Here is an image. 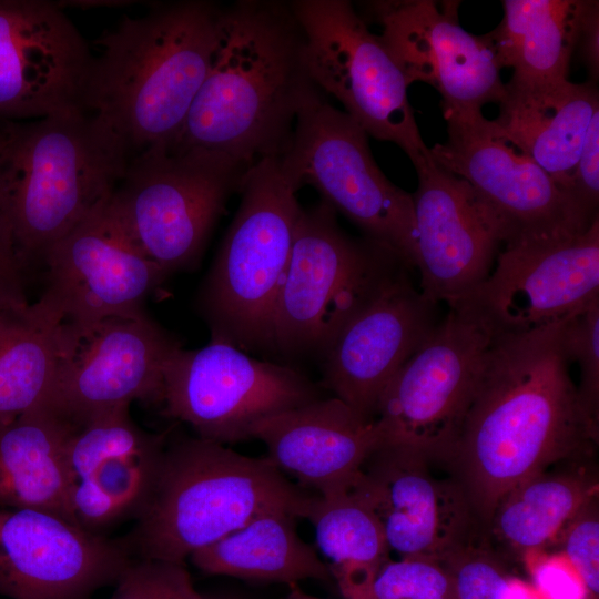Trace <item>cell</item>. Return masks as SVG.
<instances>
[{
    "label": "cell",
    "mask_w": 599,
    "mask_h": 599,
    "mask_svg": "<svg viewBox=\"0 0 599 599\" xmlns=\"http://www.w3.org/2000/svg\"><path fill=\"white\" fill-rule=\"evenodd\" d=\"M433 461L415 449L380 446L348 489L377 517L389 552L399 558L443 562L483 537L463 486L454 475L435 477Z\"/></svg>",
    "instance_id": "cell-16"
},
{
    "label": "cell",
    "mask_w": 599,
    "mask_h": 599,
    "mask_svg": "<svg viewBox=\"0 0 599 599\" xmlns=\"http://www.w3.org/2000/svg\"><path fill=\"white\" fill-rule=\"evenodd\" d=\"M493 336L474 311L449 305L380 396V446L415 449L446 464Z\"/></svg>",
    "instance_id": "cell-11"
},
{
    "label": "cell",
    "mask_w": 599,
    "mask_h": 599,
    "mask_svg": "<svg viewBox=\"0 0 599 599\" xmlns=\"http://www.w3.org/2000/svg\"><path fill=\"white\" fill-rule=\"evenodd\" d=\"M404 272L355 314L322 353L334 397L375 419L386 386L436 326L438 304Z\"/></svg>",
    "instance_id": "cell-22"
},
{
    "label": "cell",
    "mask_w": 599,
    "mask_h": 599,
    "mask_svg": "<svg viewBox=\"0 0 599 599\" xmlns=\"http://www.w3.org/2000/svg\"><path fill=\"white\" fill-rule=\"evenodd\" d=\"M581 460L586 458L569 460L559 470L548 468L508 491L484 528V541L504 560L542 551L598 496L597 475Z\"/></svg>",
    "instance_id": "cell-27"
},
{
    "label": "cell",
    "mask_w": 599,
    "mask_h": 599,
    "mask_svg": "<svg viewBox=\"0 0 599 599\" xmlns=\"http://www.w3.org/2000/svg\"><path fill=\"white\" fill-rule=\"evenodd\" d=\"M589 72V81L597 84L599 78V2L585 0L576 49Z\"/></svg>",
    "instance_id": "cell-40"
},
{
    "label": "cell",
    "mask_w": 599,
    "mask_h": 599,
    "mask_svg": "<svg viewBox=\"0 0 599 599\" xmlns=\"http://www.w3.org/2000/svg\"><path fill=\"white\" fill-rule=\"evenodd\" d=\"M181 347L146 314L106 318L67 336L40 406L73 429L133 400H162L163 370Z\"/></svg>",
    "instance_id": "cell-14"
},
{
    "label": "cell",
    "mask_w": 599,
    "mask_h": 599,
    "mask_svg": "<svg viewBox=\"0 0 599 599\" xmlns=\"http://www.w3.org/2000/svg\"><path fill=\"white\" fill-rule=\"evenodd\" d=\"M314 497L266 457L185 437L166 444L149 504L123 542L139 559L184 562L262 514L306 518Z\"/></svg>",
    "instance_id": "cell-5"
},
{
    "label": "cell",
    "mask_w": 599,
    "mask_h": 599,
    "mask_svg": "<svg viewBox=\"0 0 599 599\" xmlns=\"http://www.w3.org/2000/svg\"><path fill=\"white\" fill-rule=\"evenodd\" d=\"M441 564L453 579L457 599H509L514 576L483 538L459 548Z\"/></svg>",
    "instance_id": "cell-33"
},
{
    "label": "cell",
    "mask_w": 599,
    "mask_h": 599,
    "mask_svg": "<svg viewBox=\"0 0 599 599\" xmlns=\"http://www.w3.org/2000/svg\"><path fill=\"white\" fill-rule=\"evenodd\" d=\"M252 165L174 145L131 156L109 207L129 238L167 274L192 268Z\"/></svg>",
    "instance_id": "cell-8"
},
{
    "label": "cell",
    "mask_w": 599,
    "mask_h": 599,
    "mask_svg": "<svg viewBox=\"0 0 599 599\" xmlns=\"http://www.w3.org/2000/svg\"><path fill=\"white\" fill-rule=\"evenodd\" d=\"M570 194L590 217L598 216L599 204V111L588 126L571 180Z\"/></svg>",
    "instance_id": "cell-38"
},
{
    "label": "cell",
    "mask_w": 599,
    "mask_h": 599,
    "mask_svg": "<svg viewBox=\"0 0 599 599\" xmlns=\"http://www.w3.org/2000/svg\"><path fill=\"white\" fill-rule=\"evenodd\" d=\"M114 541L57 515L0 507V595L10 599H91L132 561Z\"/></svg>",
    "instance_id": "cell-21"
},
{
    "label": "cell",
    "mask_w": 599,
    "mask_h": 599,
    "mask_svg": "<svg viewBox=\"0 0 599 599\" xmlns=\"http://www.w3.org/2000/svg\"><path fill=\"white\" fill-rule=\"evenodd\" d=\"M308 73L368 136L399 146L412 163L429 152L408 99L409 83L392 54L346 0H295Z\"/></svg>",
    "instance_id": "cell-10"
},
{
    "label": "cell",
    "mask_w": 599,
    "mask_h": 599,
    "mask_svg": "<svg viewBox=\"0 0 599 599\" xmlns=\"http://www.w3.org/2000/svg\"><path fill=\"white\" fill-rule=\"evenodd\" d=\"M318 398V388L298 370L221 339L197 349L181 346L163 370L165 413L222 445L248 439L261 419Z\"/></svg>",
    "instance_id": "cell-12"
},
{
    "label": "cell",
    "mask_w": 599,
    "mask_h": 599,
    "mask_svg": "<svg viewBox=\"0 0 599 599\" xmlns=\"http://www.w3.org/2000/svg\"><path fill=\"white\" fill-rule=\"evenodd\" d=\"M294 515L262 514L189 558L210 575L297 585L305 579L333 580L331 569L296 531Z\"/></svg>",
    "instance_id": "cell-28"
},
{
    "label": "cell",
    "mask_w": 599,
    "mask_h": 599,
    "mask_svg": "<svg viewBox=\"0 0 599 599\" xmlns=\"http://www.w3.org/2000/svg\"><path fill=\"white\" fill-rule=\"evenodd\" d=\"M566 353L580 369L578 393L590 418L599 424V300L564 321Z\"/></svg>",
    "instance_id": "cell-34"
},
{
    "label": "cell",
    "mask_w": 599,
    "mask_h": 599,
    "mask_svg": "<svg viewBox=\"0 0 599 599\" xmlns=\"http://www.w3.org/2000/svg\"><path fill=\"white\" fill-rule=\"evenodd\" d=\"M200 293L211 339L242 351H272L274 303L291 256L303 209L277 158L254 163Z\"/></svg>",
    "instance_id": "cell-6"
},
{
    "label": "cell",
    "mask_w": 599,
    "mask_h": 599,
    "mask_svg": "<svg viewBox=\"0 0 599 599\" xmlns=\"http://www.w3.org/2000/svg\"><path fill=\"white\" fill-rule=\"evenodd\" d=\"M74 432L42 406L0 420L1 508L47 511L78 525L65 460Z\"/></svg>",
    "instance_id": "cell-26"
},
{
    "label": "cell",
    "mask_w": 599,
    "mask_h": 599,
    "mask_svg": "<svg viewBox=\"0 0 599 599\" xmlns=\"http://www.w3.org/2000/svg\"><path fill=\"white\" fill-rule=\"evenodd\" d=\"M306 519L344 598L365 599L377 572L392 559L377 517L347 490L315 495Z\"/></svg>",
    "instance_id": "cell-31"
},
{
    "label": "cell",
    "mask_w": 599,
    "mask_h": 599,
    "mask_svg": "<svg viewBox=\"0 0 599 599\" xmlns=\"http://www.w3.org/2000/svg\"><path fill=\"white\" fill-rule=\"evenodd\" d=\"M290 587V592L286 599H322L306 593L297 585H292Z\"/></svg>",
    "instance_id": "cell-41"
},
{
    "label": "cell",
    "mask_w": 599,
    "mask_h": 599,
    "mask_svg": "<svg viewBox=\"0 0 599 599\" xmlns=\"http://www.w3.org/2000/svg\"><path fill=\"white\" fill-rule=\"evenodd\" d=\"M130 159L83 109L0 126V210L26 264L110 200Z\"/></svg>",
    "instance_id": "cell-4"
},
{
    "label": "cell",
    "mask_w": 599,
    "mask_h": 599,
    "mask_svg": "<svg viewBox=\"0 0 599 599\" xmlns=\"http://www.w3.org/2000/svg\"><path fill=\"white\" fill-rule=\"evenodd\" d=\"M47 286L38 300L67 336L115 316L145 314L144 302L169 275L129 238L109 201L44 254Z\"/></svg>",
    "instance_id": "cell-15"
},
{
    "label": "cell",
    "mask_w": 599,
    "mask_h": 599,
    "mask_svg": "<svg viewBox=\"0 0 599 599\" xmlns=\"http://www.w3.org/2000/svg\"><path fill=\"white\" fill-rule=\"evenodd\" d=\"M24 266L11 223L0 210V303L28 301L23 285Z\"/></svg>",
    "instance_id": "cell-39"
},
{
    "label": "cell",
    "mask_w": 599,
    "mask_h": 599,
    "mask_svg": "<svg viewBox=\"0 0 599 599\" xmlns=\"http://www.w3.org/2000/svg\"><path fill=\"white\" fill-rule=\"evenodd\" d=\"M250 438L265 444L276 468L322 497L346 493L382 445L375 419L363 418L336 397L265 417L252 426Z\"/></svg>",
    "instance_id": "cell-24"
},
{
    "label": "cell",
    "mask_w": 599,
    "mask_h": 599,
    "mask_svg": "<svg viewBox=\"0 0 599 599\" xmlns=\"http://www.w3.org/2000/svg\"><path fill=\"white\" fill-rule=\"evenodd\" d=\"M585 0H504L500 23L484 38L511 81L568 79Z\"/></svg>",
    "instance_id": "cell-29"
},
{
    "label": "cell",
    "mask_w": 599,
    "mask_h": 599,
    "mask_svg": "<svg viewBox=\"0 0 599 599\" xmlns=\"http://www.w3.org/2000/svg\"><path fill=\"white\" fill-rule=\"evenodd\" d=\"M498 105L499 114L493 121L499 132L571 196V180L585 135L599 111L597 85L569 79L509 80Z\"/></svg>",
    "instance_id": "cell-25"
},
{
    "label": "cell",
    "mask_w": 599,
    "mask_h": 599,
    "mask_svg": "<svg viewBox=\"0 0 599 599\" xmlns=\"http://www.w3.org/2000/svg\"><path fill=\"white\" fill-rule=\"evenodd\" d=\"M62 348L60 321L38 301L0 303V420L43 402Z\"/></svg>",
    "instance_id": "cell-30"
},
{
    "label": "cell",
    "mask_w": 599,
    "mask_h": 599,
    "mask_svg": "<svg viewBox=\"0 0 599 599\" xmlns=\"http://www.w3.org/2000/svg\"><path fill=\"white\" fill-rule=\"evenodd\" d=\"M413 165L417 173L412 194L415 270L420 274V292L449 306L488 277L506 245V229L471 185L436 163L430 152Z\"/></svg>",
    "instance_id": "cell-19"
},
{
    "label": "cell",
    "mask_w": 599,
    "mask_h": 599,
    "mask_svg": "<svg viewBox=\"0 0 599 599\" xmlns=\"http://www.w3.org/2000/svg\"><path fill=\"white\" fill-rule=\"evenodd\" d=\"M91 60L59 2L0 0V120L83 109Z\"/></svg>",
    "instance_id": "cell-20"
},
{
    "label": "cell",
    "mask_w": 599,
    "mask_h": 599,
    "mask_svg": "<svg viewBox=\"0 0 599 599\" xmlns=\"http://www.w3.org/2000/svg\"><path fill=\"white\" fill-rule=\"evenodd\" d=\"M365 599H457L446 567L434 560L389 559L377 572Z\"/></svg>",
    "instance_id": "cell-32"
},
{
    "label": "cell",
    "mask_w": 599,
    "mask_h": 599,
    "mask_svg": "<svg viewBox=\"0 0 599 599\" xmlns=\"http://www.w3.org/2000/svg\"><path fill=\"white\" fill-rule=\"evenodd\" d=\"M109 599H206L193 586L184 562L132 560Z\"/></svg>",
    "instance_id": "cell-35"
},
{
    "label": "cell",
    "mask_w": 599,
    "mask_h": 599,
    "mask_svg": "<svg viewBox=\"0 0 599 599\" xmlns=\"http://www.w3.org/2000/svg\"><path fill=\"white\" fill-rule=\"evenodd\" d=\"M598 300L599 217L568 240L502 248L488 277L454 304L496 335L566 321Z\"/></svg>",
    "instance_id": "cell-18"
},
{
    "label": "cell",
    "mask_w": 599,
    "mask_h": 599,
    "mask_svg": "<svg viewBox=\"0 0 599 599\" xmlns=\"http://www.w3.org/2000/svg\"><path fill=\"white\" fill-rule=\"evenodd\" d=\"M410 270L392 250L345 233L324 201L303 209L273 307L272 351L322 354L355 314Z\"/></svg>",
    "instance_id": "cell-7"
},
{
    "label": "cell",
    "mask_w": 599,
    "mask_h": 599,
    "mask_svg": "<svg viewBox=\"0 0 599 599\" xmlns=\"http://www.w3.org/2000/svg\"><path fill=\"white\" fill-rule=\"evenodd\" d=\"M445 119L448 138L429 148L430 155L466 180L498 215L507 233L505 247L568 240L598 217L590 219L483 112Z\"/></svg>",
    "instance_id": "cell-13"
},
{
    "label": "cell",
    "mask_w": 599,
    "mask_h": 599,
    "mask_svg": "<svg viewBox=\"0 0 599 599\" xmlns=\"http://www.w3.org/2000/svg\"><path fill=\"white\" fill-rule=\"evenodd\" d=\"M562 322L493 336L447 466L486 527L500 499L555 464L589 458L599 424L586 412Z\"/></svg>",
    "instance_id": "cell-1"
},
{
    "label": "cell",
    "mask_w": 599,
    "mask_h": 599,
    "mask_svg": "<svg viewBox=\"0 0 599 599\" xmlns=\"http://www.w3.org/2000/svg\"><path fill=\"white\" fill-rule=\"evenodd\" d=\"M293 187L311 185L365 237L416 267L412 194L390 182L372 154L368 134L317 88L304 101L277 158Z\"/></svg>",
    "instance_id": "cell-9"
},
{
    "label": "cell",
    "mask_w": 599,
    "mask_h": 599,
    "mask_svg": "<svg viewBox=\"0 0 599 599\" xmlns=\"http://www.w3.org/2000/svg\"><path fill=\"white\" fill-rule=\"evenodd\" d=\"M166 433L142 429L130 406L104 414L70 437L67 446L69 500L75 522L100 534L123 519L138 518L155 486Z\"/></svg>",
    "instance_id": "cell-23"
},
{
    "label": "cell",
    "mask_w": 599,
    "mask_h": 599,
    "mask_svg": "<svg viewBox=\"0 0 599 599\" xmlns=\"http://www.w3.org/2000/svg\"><path fill=\"white\" fill-rule=\"evenodd\" d=\"M315 89L290 2L242 0L222 7L207 73L170 145L248 165L278 158Z\"/></svg>",
    "instance_id": "cell-2"
},
{
    "label": "cell",
    "mask_w": 599,
    "mask_h": 599,
    "mask_svg": "<svg viewBox=\"0 0 599 599\" xmlns=\"http://www.w3.org/2000/svg\"><path fill=\"white\" fill-rule=\"evenodd\" d=\"M562 554L582 580L591 599L599 592L598 496L591 498L560 534Z\"/></svg>",
    "instance_id": "cell-36"
},
{
    "label": "cell",
    "mask_w": 599,
    "mask_h": 599,
    "mask_svg": "<svg viewBox=\"0 0 599 599\" xmlns=\"http://www.w3.org/2000/svg\"><path fill=\"white\" fill-rule=\"evenodd\" d=\"M531 586L540 599H591L582 580L564 556L542 551L527 556Z\"/></svg>",
    "instance_id": "cell-37"
},
{
    "label": "cell",
    "mask_w": 599,
    "mask_h": 599,
    "mask_svg": "<svg viewBox=\"0 0 599 599\" xmlns=\"http://www.w3.org/2000/svg\"><path fill=\"white\" fill-rule=\"evenodd\" d=\"M459 1H372L368 13L380 40L409 85L424 82L441 97L444 116L481 112L501 101L505 83L496 55L484 38L465 30Z\"/></svg>",
    "instance_id": "cell-17"
},
{
    "label": "cell",
    "mask_w": 599,
    "mask_h": 599,
    "mask_svg": "<svg viewBox=\"0 0 599 599\" xmlns=\"http://www.w3.org/2000/svg\"><path fill=\"white\" fill-rule=\"evenodd\" d=\"M221 9L203 0L158 3L97 40L82 106L130 155L179 134L207 73Z\"/></svg>",
    "instance_id": "cell-3"
}]
</instances>
